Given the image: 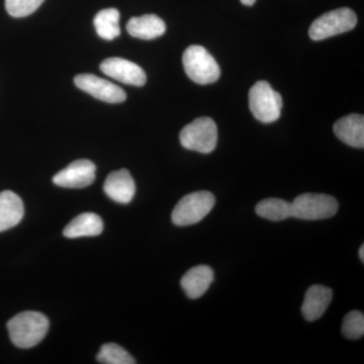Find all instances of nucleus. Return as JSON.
Masks as SVG:
<instances>
[{
	"instance_id": "obj_1",
	"label": "nucleus",
	"mask_w": 364,
	"mask_h": 364,
	"mask_svg": "<svg viewBox=\"0 0 364 364\" xmlns=\"http://www.w3.org/2000/svg\"><path fill=\"white\" fill-rule=\"evenodd\" d=\"M9 337L20 348H32L45 338L49 330V320L39 312H23L7 323Z\"/></svg>"
},
{
	"instance_id": "obj_2",
	"label": "nucleus",
	"mask_w": 364,
	"mask_h": 364,
	"mask_svg": "<svg viewBox=\"0 0 364 364\" xmlns=\"http://www.w3.org/2000/svg\"><path fill=\"white\" fill-rule=\"evenodd\" d=\"M182 63L186 75L198 85H210L221 76L219 64L202 46L188 47L182 56Z\"/></svg>"
},
{
	"instance_id": "obj_3",
	"label": "nucleus",
	"mask_w": 364,
	"mask_h": 364,
	"mask_svg": "<svg viewBox=\"0 0 364 364\" xmlns=\"http://www.w3.org/2000/svg\"><path fill=\"white\" fill-rule=\"evenodd\" d=\"M215 198L210 191H196L182 198L172 212L173 224L191 226L205 219L215 207Z\"/></svg>"
},
{
	"instance_id": "obj_4",
	"label": "nucleus",
	"mask_w": 364,
	"mask_h": 364,
	"mask_svg": "<svg viewBox=\"0 0 364 364\" xmlns=\"http://www.w3.org/2000/svg\"><path fill=\"white\" fill-rule=\"evenodd\" d=\"M249 107L254 117L261 123H273L280 117L282 95L267 81H258L249 91Z\"/></svg>"
},
{
	"instance_id": "obj_5",
	"label": "nucleus",
	"mask_w": 364,
	"mask_h": 364,
	"mask_svg": "<svg viewBox=\"0 0 364 364\" xmlns=\"http://www.w3.org/2000/svg\"><path fill=\"white\" fill-rule=\"evenodd\" d=\"M179 140L186 149L208 154L217 147V124L210 117H198L182 129Z\"/></svg>"
},
{
	"instance_id": "obj_6",
	"label": "nucleus",
	"mask_w": 364,
	"mask_h": 364,
	"mask_svg": "<svg viewBox=\"0 0 364 364\" xmlns=\"http://www.w3.org/2000/svg\"><path fill=\"white\" fill-rule=\"evenodd\" d=\"M358 23V16L348 7L334 9L318 16L309 30V36L314 41L328 39L353 30Z\"/></svg>"
},
{
	"instance_id": "obj_7",
	"label": "nucleus",
	"mask_w": 364,
	"mask_h": 364,
	"mask_svg": "<svg viewBox=\"0 0 364 364\" xmlns=\"http://www.w3.org/2000/svg\"><path fill=\"white\" fill-rule=\"evenodd\" d=\"M337 210L336 198L323 193H304L291 203L293 217L306 221L329 219L336 215Z\"/></svg>"
},
{
	"instance_id": "obj_8",
	"label": "nucleus",
	"mask_w": 364,
	"mask_h": 364,
	"mask_svg": "<svg viewBox=\"0 0 364 364\" xmlns=\"http://www.w3.org/2000/svg\"><path fill=\"white\" fill-rule=\"evenodd\" d=\"M74 83L79 90L109 104H119L127 98L126 92L119 86L93 74H79L74 78Z\"/></svg>"
},
{
	"instance_id": "obj_9",
	"label": "nucleus",
	"mask_w": 364,
	"mask_h": 364,
	"mask_svg": "<svg viewBox=\"0 0 364 364\" xmlns=\"http://www.w3.org/2000/svg\"><path fill=\"white\" fill-rule=\"evenodd\" d=\"M95 163L86 159L77 160L59 171L53 177V182L60 188H85L95 181Z\"/></svg>"
},
{
	"instance_id": "obj_10",
	"label": "nucleus",
	"mask_w": 364,
	"mask_h": 364,
	"mask_svg": "<svg viewBox=\"0 0 364 364\" xmlns=\"http://www.w3.org/2000/svg\"><path fill=\"white\" fill-rule=\"evenodd\" d=\"M100 70L124 85L143 86L147 80L145 71L140 66L123 58L105 59L100 64Z\"/></svg>"
},
{
	"instance_id": "obj_11",
	"label": "nucleus",
	"mask_w": 364,
	"mask_h": 364,
	"mask_svg": "<svg viewBox=\"0 0 364 364\" xmlns=\"http://www.w3.org/2000/svg\"><path fill=\"white\" fill-rule=\"evenodd\" d=\"M105 195L119 203H131L136 193L135 181L127 169L112 172L105 179L104 186Z\"/></svg>"
},
{
	"instance_id": "obj_12",
	"label": "nucleus",
	"mask_w": 364,
	"mask_h": 364,
	"mask_svg": "<svg viewBox=\"0 0 364 364\" xmlns=\"http://www.w3.org/2000/svg\"><path fill=\"white\" fill-rule=\"evenodd\" d=\"M332 299L333 291L329 287L320 286V284L311 287L306 291L305 299L301 306L304 317L309 322L318 320L324 315L328 306L331 304Z\"/></svg>"
},
{
	"instance_id": "obj_13",
	"label": "nucleus",
	"mask_w": 364,
	"mask_h": 364,
	"mask_svg": "<svg viewBox=\"0 0 364 364\" xmlns=\"http://www.w3.org/2000/svg\"><path fill=\"white\" fill-rule=\"evenodd\" d=\"M214 282V270L208 265H198L189 269L182 277L181 287L189 299H198L203 296Z\"/></svg>"
},
{
	"instance_id": "obj_14",
	"label": "nucleus",
	"mask_w": 364,
	"mask_h": 364,
	"mask_svg": "<svg viewBox=\"0 0 364 364\" xmlns=\"http://www.w3.org/2000/svg\"><path fill=\"white\" fill-rule=\"evenodd\" d=\"M335 135L342 142L354 148L364 147V117L361 114H349L334 124Z\"/></svg>"
},
{
	"instance_id": "obj_15",
	"label": "nucleus",
	"mask_w": 364,
	"mask_h": 364,
	"mask_svg": "<svg viewBox=\"0 0 364 364\" xmlns=\"http://www.w3.org/2000/svg\"><path fill=\"white\" fill-rule=\"evenodd\" d=\"M127 31L132 37L141 40H154L161 37L166 31V25L155 14H145L132 18L127 23Z\"/></svg>"
},
{
	"instance_id": "obj_16",
	"label": "nucleus",
	"mask_w": 364,
	"mask_h": 364,
	"mask_svg": "<svg viewBox=\"0 0 364 364\" xmlns=\"http://www.w3.org/2000/svg\"><path fill=\"white\" fill-rule=\"evenodd\" d=\"M25 214L23 200L11 191L0 193V232L16 227Z\"/></svg>"
},
{
	"instance_id": "obj_17",
	"label": "nucleus",
	"mask_w": 364,
	"mask_h": 364,
	"mask_svg": "<svg viewBox=\"0 0 364 364\" xmlns=\"http://www.w3.org/2000/svg\"><path fill=\"white\" fill-rule=\"evenodd\" d=\"M102 230H104V223L100 215L93 213H85L77 215L67 225L63 235L70 239L93 237L102 234Z\"/></svg>"
},
{
	"instance_id": "obj_18",
	"label": "nucleus",
	"mask_w": 364,
	"mask_h": 364,
	"mask_svg": "<svg viewBox=\"0 0 364 364\" xmlns=\"http://www.w3.org/2000/svg\"><path fill=\"white\" fill-rule=\"evenodd\" d=\"M119 13L116 9H105L95 16L93 23L97 35L102 39L112 41L119 37L121 28L119 25Z\"/></svg>"
},
{
	"instance_id": "obj_19",
	"label": "nucleus",
	"mask_w": 364,
	"mask_h": 364,
	"mask_svg": "<svg viewBox=\"0 0 364 364\" xmlns=\"http://www.w3.org/2000/svg\"><path fill=\"white\" fill-rule=\"evenodd\" d=\"M256 213L261 218L272 222H280L293 217L291 203L282 198H267L261 200L255 208Z\"/></svg>"
},
{
	"instance_id": "obj_20",
	"label": "nucleus",
	"mask_w": 364,
	"mask_h": 364,
	"mask_svg": "<svg viewBox=\"0 0 364 364\" xmlns=\"http://www.w3.org/2000/svg\"><path fill=\"white\" fill-rule=\"evenodd\" d=\"M97 359L98 363L105 364L136 363L135 359L132 358L129 352L116 343L102 345Z\"/></svg>"
},
{
	"instance_id": "obj_21",
	"label": "nucleus",
	"mask_w": 364,
	"mask_h": 364,
	"mask_svg": "<svg viewBox=\"0 0 364 364\" xmlns=\"http://www.w3.org/2000/svg\"><path fill=\"white\" fill-rule=\"evenodd\" d=\"M342 334L351 340L361 338L364 334V315L359 311H352L345 316L342 323Z\"/></svg>"
},
{
	"instance_id": "obj_22",
	"label": "nucleus",
	"mask_w": 364,
	"mask_h": 364,
	"mask_svg": "<svg viewBox=\"0 0 364 364\" xmlns=\"http://www.w3.org/2000/svg\"><path fill=\"white\" fill-rule=\"evenodd\" d=\"M45 0H6L7 13L14 18H25L35 13Z\"/></svg>"
},
{
	"instance_id": "obj_23",
	"label": "nucleus",
	"mask_w": 364,
	"mask_h": 364,
	"mask_svg": "<svg viewBox=\"0 0 364 364\" xmlns=\"http://www.w3.org/2000/svg\"><path fill=\"white\" fill-rule=\"evenodd\" d=\"M240 1L244 4V6H251L255 4L256 0H240Z\"/></svg>"
},
{
	"instance_id": "obj_24",
	"label": "nucleus",
	"mask_w": 364,
	"mask_h": 364,
	"mask_svg": "<svg viewBox=\"0 0 364 364\" xmlns=\"http://www.w3.org/2000/svg\"><path fill=\"white\" fill-rule=\"evenodd\" d=\"M359 258H360L361 261H364V246H361L360 249H359Z\"/></svg>"
}]
</instances>
